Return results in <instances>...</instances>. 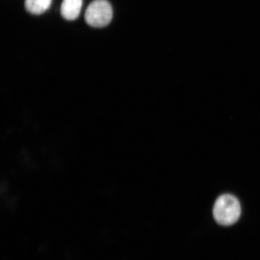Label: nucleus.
I'll return each mask as SVG.
<instances>
[{"instance_id":"obj_3","label":"nucleus","mask_w":260,"mask_h":260,"mask_svg":"<svg viewBox=\"0 0 260 260\" xmlns=\"http://www.w3.org/2000/svg\"><path fill=\"white\" fill-rule=\"evenodd\" d=\"M83 0H63L61 5V15L68 20H74L79 16Z\"/></svg>"},{"instance_id":"obj_4","label":"nucleus","mask_w":260,"mask_h":260,"mask_svg":"<svg viewBox=\"0 0 260 260\" xmlns=\"http://www.w3.org/2000/svg\"><path fill=\"white\" fill-rule=\"evenodd\" d=\"M52 0H25V8L28 13L40 15L50 8Z\"/></svg>"},{"instance_id":"obj_2","label":"nucleus","mask_w":260,"mask_h":260,"mask_svg":"<svg viewBox=\"0 0 260 260\" xmlns=\"http://www.w3.org/2000/svg\"><path fill=\"white\" fill-rule=\"evenodd\" d=\"M113 10L107 0H95L92 2L85 12L86 23L94 28H103L112 21Z\"/></svg>"},{"instance_id":"obj_1","label":"nucleus","mask_w":260,"mask_h":260,"mask_svg":"<svg viewBox=\"0 0 260 260\" xmlns=\"http://www.w3.org/2000/svg\"><path fill=\"white\" fill-rule=\"evenodd\" d=\"M242 208L239 200L232 194L219 197L213 207V217L222 225H232L239 220Z\"/></svg>"}]
</instances>
